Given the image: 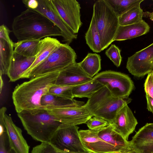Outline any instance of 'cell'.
Here are the masks:
<instances>
[{
  "instance_id": "cell-2",
  "label": "cell",
  "mask_w": 153,
  "mask_h": 153,
  "mask_svg": "<svg viewBox=\"0 0 153 153\" xmlns=\"http://www.w3.org/2000/svg\"><path fill=\"white\" fill-rule=\"evenodd\" d=\"M59 72L38 76L17 85L12 93V98L16 112L43 108L42 97L48 93L55 85Z\"/></svg>"
},
{
  "instance_id": "cell-34",
  "label": "cell",
  "mask_w": 153,
  "mask_h": 153,
  "mask_svg": "<svg viewBox=\"0 0 153 153\" xmlns=\"http://www.w3.org/2000/svg\"><path fill=\"white\" fill-rule=\"evenodd\" d=\"M11 32V31L4 25H1L0 27V39L5 40L10 44L14 45V43L9 36Z\"/></svg>"
},
{
  "instance_id": "cell-8",
  "label": "cell",
  "mask_w": 153,
  "mask_h": 153,
  "mask_svg": "<svg viewBox=\"0 0 153 153\" xmlns=\"http://www.w3.org/2000/svg\"><path fill=\"white\" fill-rule=\"evenodd\" d=\"M77 125L62 124L50 143L62 151L74 153H91L84 146Z\"/></svg>"
},
{
  "instance_id": "cell-26",
  "label": "cell",
  "mask_w": 153,
  "mask_h": 153,
  "mask_svg": "<svg viewBox=\"0 0 153 153\" xmlns=\"http://www.w3.org/2000/svg\"><path fill=\"white\" fill-rule=\"evenodd\" d=\"M103 86L99 82L91 81L73 87L72 93L74 97L88 99Z\"/></svg>"
},
{
  "instance_id": "cell-11",
  "label": "cell",
  "mask_w": 153,
  "mask_h": 153,
  "mask_svg": "<svg viewBox=\"0 0 153 153\" xmlns=\"http://www.w3.org/2000/svg\"><path fill=\"white\" fill-rule=\"evenodd\" d=\"M38 5L35 10L42 14L55 25L61 30L63 40L69 44L76 39L77 34L74 33L69 29L61 17L51 0H38Z\"/></svg>"
},
{
  "instance_id": "cell-31",
  "label": "cell",
  "mask_w": 153,
  "mask_h": 153,
  "mask_svg": "<svg viewBox=\"0 0 153 153\" xmlns=\"http://www.w3.org/2000/svg\"><path fill=\"white\" fill-rule=\"evenodd\" d=\"M120 52V50L117 47L112 44L105 52L107 56L117 67L120 66L122 61Z\"/></svg>"
},
{
  "instance_id": "cell-27",
  "label": "cell",
  "mask_w": 153,
  "mask_h": 153,
  "mask_svg": "<svg viewBox=\"0 0 153 153\" xmlns=\"http://www.w3.org/2000/svg\"><path fill=\"white\" fill-rule=\"evenodd\" d=\"M106 2L119 17L132 8L140 6L144 0H105Z\"/></svg>"
},
{
  "instance_id": "cell-18",
  "label": "cell",
  "mask_w": 153,
  "mask_h": 153,
  "mask_svg": "<svg viewBox=\"0 0 153 153\" xmlns=\"http://www.w3.org/2000/svg\"><path fill=\"white\" fill-rule=\"evenodd\" d=\"M35 56H26L14 51L7 74L10 81L14 82L22 78L24 73L33 64Z\"/></svg>"
},
{
  "instance_id": "cell-10",
  "label": "cell",
  "mask_w": 153,
  "mask_h": 153,
  "mask_svg": "<svg viewBox=\"0 0 153 153\" xmlns=\"http://www.w3.org/2000/svg\"><path fill=\"white\" fill-rule=\"evenodd\" d=\"M126 68L132 75L138 78L153 71V43L129 57Z\"/></svg>"
},
{
  "instance_id": "cell-21",
  "label": "cell",
  "mask_w": 153,
  "mask_h": 153,
  "mask_svg": "<svg viewBox=\"0 0 153 153\" xmlns=\"http://www.w3.org/2000/svg\"><path fill=\"white\" fill-rule=\"evenodd\" d=\"M149 25L144 20L133 24L119 25L113 41L130 39L146 34L150 30Z\"/></svg>"
},
{
  "instance_id": "cell-33",
  "label": "cell",
  "mask_w": 153,
  "mask_h": 153,
  "mask_svg": "<svg viewBox=\"0 0 153 153\" xmlns=\"http://www.w3.org/2000/svg\"><path fill=\"white\" fill-rule=\"evenodd\" d=\"M144 87L146 94L153 98V74L152 72L148 74Z\"/></svg>"
},
{
  "instance_id": "cell-23",
  "label": "cell",
  "mask_w": 153,
  "mask_h": 153,
  "mask_svg": "<svg viewBox=\"0 0 153 153\" xmlns=\"http://www.w3.org/2000/svg\"><path fill=\"white\" fill-rule=\"evenodd\" d=\"M14 45L0 39V73L7 74L13 56Z\"/></svg>"
},
{
  "instance_id": "cell-4",
  "label": "cell",
  "mask_w": 153,
  "mask_h": 153,
  "mask_svg": "<svg viewBox=\"0 0 153 153\" xmlns=\"http://www.w3.org/2000/svg\"><path fill=\"white\" fill-rule=\"evenodd\" d=\"M132 99L113 97L106 87L104 86L88 98L84 105L93 116L113 123L118 111L130 103Z\"/></svg>"
},
{
  "instance_id": "cell-3",
  "label": "cell",
  "mask_w": 153,
  "mask_h": 153,
  "mask_svg": "<svg viewBox=\"0 0 153 153\" xmlns=\"http://www.w3.org/2000/svg\"><path fill=\"white\" fill-rule=\"evenodd\" d=\"M17 115L27 134L41 143L50 142L62 124L43 108L23 111Z\"/></svg>"
},
{
  "instance_id": "cell-30",
  "label": "cell",
  "mask_w": 153,
  "mask_h": 153,
  "mask_svg": "<svg viewBox=\"0 0 153 153\" xmlns=\"http://www.w3.org/2000/svg\"><path fill=\"white\" fill-rule=\"evenodd\" d=\"M74 86L54 85L50 88L48 93L65 98L74 99L72 88Z\"/></svg>"
},
{
  "instance_id": "cell-40",
  "label": "cell",
  "mask_w": 153,
  "mask_h": 153,
  "mask_svg": "<svg viewBox=\"0 0 153 153\" xmlns=\"http://www.w3.org/2000/svg\"><path fill=\"white\" fill-rule=\"evenodd\" d=\"M8 153H16L12 149H9L8 150Z\"/></svg>"
},
{
  "instance_id": "cell-38",
  "label": "cell",
  "mask_w": 153,
  "mask_h": 153,
  "mask_svg": "<svg viewBox=\"0 0 153 153\" xmlns=\"http://www.w3.org/2000/svg\"><path fill=\"white\" fill-rule=\"evenodd\" d=\"M2 75L0 73V93L1 94L4 85L3 81L2 78Z\"/></svg>"
},
{
  "instance_id": "cell-42",
  "label": "cell",
  "mask_w": 153,
  "mask_h": 153,
  "mask_svg": "<svg viewBox=\"0 0 153 153\" xmlns=\"http://www.w3.org/2000/svg\"><path fill=\"white\" fill-rule=\"evenodd\" d=\"M152 72V74H153V71Z\"/></svg>"
},
{
  "instance_id": "cell-14",
  "label": "cell",
  "mask_w": 153,
  "mask_h": 153,
  "mask_svg": "<svg viewBox=\"0 0 153 153\" xmlns=\"http://www.w3.org/2000/svg\"><path fill=\"white\" fill-rule=\"evenodd\" d=\"M93 79L83 70L78 63L75 62L59 72L55 85L75 86L90 82Z\"/></svg>"
},
{
  "instance_id": "cell-15",
  "label": "cell",
  "mask_w": 153,
  "mask_h": 153,
  "mask_svg": "<svg viewBox=\"0 0 153 153\" xmlns=\"http://www.w3.org/2000/svg\"><path fill=\"white\" fill-rule=\"evenodd\" d=\"M138 124L136 118L128 105L122 107L117 112L112 124L114 129L128 140L130 134Z\"/></svg>"
},
{
  "instance_id": "cell-24",
  "label": "cell",
  "mask_w": 153,
  "mask_h": 153,
  "mask_svg": "<svg viewBox=\"0 0 153 153\" xmlns=\"http://www.w3.org/2000/svg\"><path fill=\"white\" fill-rule=\"evenodd\" d=\"M100 56L96 53H89L79 65L89 76L93 78L101 69Z\"/></svg>"
},
{
  "instance_id": "cell-37",
  "label": "cell",
  "mask_w": 153,
  "mask_h": 153,
  "mask_svg": "<svg viewBox=\"0 0 153 153\" xmlns=\"http://www.w3.org/2000/svg\"><path fill=\"white\" fill-rule=\"evenodd\" d=\"M148 110L153 114V98L146 94Z\"/></svg>"
},
{
  "instance_id": "cell-13",
  "label": "cell",
  "mask_w": 153,
  "mask_h": 153,
  "mask_svg": "<svg viewBox=\"0 0 153 153\" xmlns=\"http://www.w3.org/2000/svg\"><path fill=\"white\" fill-rule=\"evenodd\" d=\"M79 132L84 146L91 153H123L101 139L98 135V131L80 130Z\"/></svg>"
},
{
  "instance_id": "cell-6",
  "label": "cell",
  "mask_w": 153,
  "mask_h": 153,
  "mask_svg": "<svg viewBox=\"0 0 153 153\" xmlns=\"http://www.w3.org/2000/svg\"><path fill=\"white\" fill-rule=\"evenodd\" d=\"M77 58L74 50L67 43L62 44L45 59L32 70L25 78L59 72L74 63Z\"/></svg>"
},
{
  "instance_id": "cell-25",
  "label": "cell",
  "mask_w": 153,
  "mask_h": 153,
  "mask_svg": "<svg viewBox=\"0 0 153 153\" xmlns=\"http://www.w3.org/2000/svg\"><path fill=\"white\" fill-rule=\"evenodd\" d=\"M85 38L86 44L94 52L99 53L102 51L100 35L93 16Z\"/></svg>"
},
{
  "instance_id": "cell-9",
  "label": "cell",
  "mask_w": 153,
  "mask_h": 153,
  "mask_svg": "<svg viewBox=\"0 0 153 153\" xmlns=\"http://www.w3.org/2000/svg\"><path fill=\"white\" fill-rule=\"evenodd\" d=\"M53 6L69 29L77 34L82 23L80 5L76 0H51Z\"/></svg>"
},
{
  "instance_id": "cell-17",
  "label": "cell",
  "mask_w": 153,
  "mask_h": 153,
  "mask_svg": "<svg viewBox=\"0 0 153 153\" xmlns=\"http://www.w3.org/2000/svg\"><path fill=\"white\" fill-rule=\"evenodd\" d=\"M4 121L10 148L16 153H29L30 147L23 137L21 129L16 126L11 116L6 114Z\"/></svg>"
},
{
  "instance_id": "cell-1",
  "label": "cell",
  "mask_w": 153,
  "mask_h": 153,
  "mask_svg": "<svg viewBox=\"0 0 153 153\" xmlns=\"http://www.w3.org/2000/svg\"><path fill=\"white\" fill-rule=\"evenodd\" d=\"M12 28L18 41L62 36L60 29L50 20L39 13L29 9L14 18Z\"/></svg>"
},
{
  "instance_id": "cell-36",
  "label": "cell",
  "mask_w": 153,
  "mask_h": 153,
  "mask_svg": "<svg viewBox=\"0 0 153 153\" xmlns=\"http://www.w3.org/2000/svg\"><path fill=\"white\" fill-rule=\"evenodd\" d=\"M22 1L27 9L35 10L38 5V0H23Z\"/></svg>"
},
{
  "instance_id": "cell-41",
  "label": "cell",
  "mask_w": 153,
  "mask_h": 153,
  "mask_svg": "<svg viewBox=\"0 0 153 153\" xmlns=\"http://www.w3.org/2000/svg\"><path fill=\"white\" fill-rule=\"evenodd\" d=\"M122 153V152H111V153ZM136 153L134 152H131L130 153Z\"/></svg>"
},
{
  "instance_id": "cell-39",
  "label": "cell",
  "mask_w": 153,
  "mask_h": 153,
  "mask_svg": "<svg viewBox=\"0 0 153 153\" xmlns=\"http://www.w3.org/2000/svg\"><path fill=\"white\" fill-rule=\"evenodd\" d=\"M149 17L150 19L153 21V12L149 14Z\"/></svg>"
},
{
  "instance_id": "cell-28",
  "label": "cell",
  "mask_w": 153,
  "mask_h": 153,
  "mask_svg": "<svg viewBox=\"0 0 153 153\" xmlns=\"http://www.w3.org/2000/svg\"><path fill=\"white\" fill-rule=\"evenodd\" d=\"M40 40H26L14 43V51L26 56H35Z\"/></svg>"
},
{
  "instance_id": "cell-20",
  "label": "cell",
  "mask_w": 153,
  "mask_h": 153,
  "mask_svg": "<svg viewBox=\"0 0 153 153\" xmlns=\"http://www.w3.org/2000/svg\"><path fill=\"white\" fill-rule=\"evenodd\" d=\"M98 134L102 140L119 149L123 153L133 152L130 146L129 141L126 140L116 132L111 124L98 131Z\"/></svg>"
},
{
  "instance_id": "cell-32",
  "label": "cell",
  "mask_w": 153,
  "mask_h": 153,
  "mask_svg": "<svg viewBox=\"0 0 153 153\" xmlns=\"http://www.w3.org/2000/svg\"><path fill=\"white\" fill-rule=\"evenodd\" d=\"M85 124L89 129L94 131H98L110 124L108 121L95 116L89 119Z\"/></svg>"
},
{
  "instance_id": "cell-19",
  "label": "cell",
  "mask_w": 153,
  "mask_h": 153,
  "mask_svg": "<svg viewBox=\"0 0 153 153\" xmlns=\"http://www.w3.org/2000/svg\"><path fill=\"white\" fill-rule=\"evenodd\" d=\"M61 44L57 39L51 37H46L41 39L35 61L23 74L22 78H25L32 70L45 59Z\"/></svg>"
},
{
  "instance_id": "cell-22",
  "label": "cell",
  "mask_w": 153,
  "mask_h": 153,
  "mask_svg": "<svg viewBox=\"0 0 153 153\" xmlns=\"http://www.w3.org/2000/svg\"><path fill=\"white\" fill-rule=\"evenodd\" d=\"M82 101L61 97L48 93L43 95L41 100L43 108L47 109L54 108L79 107L83 106Z\"/></svg>"
},
{
  "instance_id": "cell-29",
  "label": "cell",
  "mask_w": 153,
  "mask_h": 153,
  "mask_svg": "<svg viewBox=\"0 0 153 153\" xmlns=\"http://www.w3.org/2000/svg\"><path fill=\"white\" fill-rule=\"evenodd\" d=\"M143 13L140 6L134 7L119 17V25L125 26L140 22Z\"/></svg>"
},
{
  "instance_id": "cell-16",
  "label": "cell",
  "mask_w": 153,
  "mask_h": 153,
  "mask_svg": "<svg viewBox=\"0 0 153 153\" xmlns=\"http://www.w3.org/2000/svg\"><path fill=\"white\" fill-rule=\"evenodd\" d=\"M129 143L136 153H153V123H147L140 128Z\"/></svg>"
},
{
  "instance_id": "cell-5",
  "label": "cell",
  "mask_w": 153,
  "mask_h": 153,
  "mask_svg": "<svg viewBox=\"0 0 153 153\" xmlns=\"http://www.w3.org/2000/svg\"><path fill=\"white\" fill-rule=\"evenodd\" d=\"M92 16L95 21L103 51L114 41L119 25V17L105 0H99L94 4Z\"/></svg>"
},
{
  "instance_id": "cell-7",
  "label": "cell",
  "mask_w": 153,
  "mask_h": 153,
  "mask_svg": "<svg viewBox=\"0 0 153 153\" xmlns=\"http://www.w3.org/2000/svg\"><path fill=\"white\" fill-rule=\"evenodd\" d=\"M91 81L99 82L105 87L114 97L125 99L128 97L134 86L127 75L111 70L100 72L93 77Z\"/></svg>"
},
{
  "instance_id": "cell-35",
  "label": "cell",
  "mask_w": 153,
  "mask_h": 153,
  "mask_svg": "<svg viewBox=\"0 0 153 153\" xmlns=\"http://www.w3.org/2000/svg\"><path fill=\"white\" fill-rule=\"evenodd\" d=\"M6 131L0 132V153H8L6 145Z\"/></svg>"
},
{
  "instance_id": "cell-12",
  "label": "cell",
  "mask_w": 153,
  "mask_h": 153,
  "mask_svg": "<svg viewBox=\"0 0 153 153\" xmlns=\"http://www.w3.org/2000/svg\"><path fill=\"white\" fill-rule=\"evenodd\" d=\"M46 109L62 124L77 125L85 123L93 117L84 105L79 107Z\"/></svg>"
}]
</instances>
